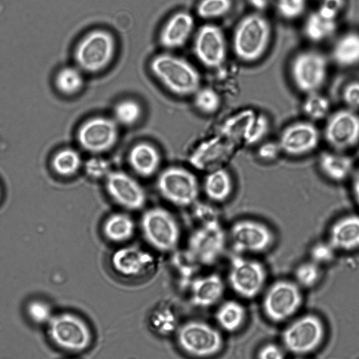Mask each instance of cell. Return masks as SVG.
Instances as JSON below:
<instances>
[{
  "label": "cell",
  "instance_id": "7c38bea8",
  "mask_svg": "<svg viewBox=\"0 0 359 359\" xmlns=\"http://www.w3.org/2000/svg\"><path fill=\"white\" fill-rule=\"evenodd\" d=\"M302 303L301 287L294 280L280 279L266 289L262 308L269 319L280 323L292 317Z\"/></svg>",
  "mask_w": 359,
  "mask_h": 359
},
{
  "label": "cell",
  "instance_id": "74e56055",
  "mask_svg": "<svg viewBox=\"0 0 359 359\" xmlns=\"http://www.w3.org/2000/svg\"><path fill=\"white\" fill-rule=\"evenodd\" d=\"M233 5V0H200L196 6V13L204 20L217 19L228 15Z\"/></svg>",
  "mask_w": 359,
  "mask_h": 359
},
{
  "label": "cell",
  "instance_id": "f546056e",
  "mask_svg": "<svg viewBox=\"0 0 359 359\" xmlns=\"http://www.w3.org/2000/svg\"><path fill=\"white\" fill-rule=\"evenodd\" d=\"M244 306L235 300H228L221 304L215 312V320L221 329L232 332L238 330L245 319Z\"/></svg>",
  "mask_w": 359,
  "mask_h": 359
},
{
  "label": "cell",
  "instance_id": "d6a6232c",
  "mask_svg": "<svg viewBox=\"0 0 359 359\" xmlns=\"http://www.w3.org/2000/svg\"><path fill=\"white\" fill-rule=\"evenodd\" d=\"M57 90L65 95H74L81 91L84 85L82 71L78 67H66L57 72L55 78Z\"/></svg>",
  "mask_w": 359,
  "mask_h": 359
},
{
  "label": "cell",
  "instance_id": "4fadbf2b",
  "mask_svg": "<svg viewBox=\"0 0 359 359\" xmlns=\"http://www.w3.org/2000/svg\"><path fill=\"white\" fill-rule=\"evenodd\" d=\"M325 336L324 325L314 314L304 315L288 325L282 334L285 348L290 352L304 355L315 351Z\"/></svg>",
  "mask_w": 359,
  "mask_h": 359
},
{
  "label": "cell",
  "instance_id": "277c9868",
  "mask_svg": "<svg viewBox=\"0 0 359 359\" xmlns=\"http://www.w3.org/2000/svg\"><path fill=\"white\" fill-rule=\"evenodd\" d=\"M46 327L52 344L67 353L84 352L93 342V333L90 325L83 318L73 312L55 313Z\"/></svg>",
  "mask_w": 359,
  "mask_h": 359
},
{
  "label": "cell",
  "instance_id": "ba28073f",
  "mask_svg": "<svg viewBox=\"0 0 359 359\" xmlns=\"http://www.w3.org/2000/svg\"><path fill=\"white\" fill-rule=\"evenodd\" d=\"M140 225L144 240L157 251H172L180 243L181 230L179 223L164 208L154 206L145 210L141 216Z\"/></svg>",
  "mask_w": 359,
  "mask_h": 359
},
{
  "label": "cell",
  "instance_id": "f35d334b",
  "mask_svg": "<svg viewBox=\"0 0 359 359\" xmlns=\"http://www.w3.org/2000/svg\"><path fill=\"white\" fill-rule=\"evenodd\" d=\"M194 95V106L204 114H213L220 108V95L212 88H200Z\"/></svg>",
  "mask_w": 359,
  "mask_h": 359
},
{
  "label": "cell",
  "instance_id": "ffe728a7",
  "mask_svg": "<svg viewBox=\"0 0 359 359\" xmlns=\"http://www.w3.org/2000/svg\"><path fill=\"white\" fill-rule=\"evenodd\" d=\"M232 147L233 143L222 136L212 137L195 147L189 156V161L196 169L208 172L223 167Z\"/></svg>",
  "mask_w": 359,
  "mask_h": 359
},
{
  "label": "cell",
  "instance_id": "2e32d148",
  "mask_svg": "<svg viewBox=\"0 0 359 359\" xmlns=\"http://www.w3.org/2000/svg\"><path fill=\"white\" fill-rule=\"evenodd\" d=\"M110 265L121 278L137 280L153 273L157 266L154 255L136 245H125L113 252Z\"/></svg>",
  "mask_w": 359,
  "mask_h": 359
},
{
  "label": "cell",
  "instance_id": "ee69618b",
  "mask_svg": "<svg viewBox=\"0 0 359 359\" xmlns=\"http://www.w3.org/2000/svg\"><path fill=\"white\" fill-rule=\"evenodd\" d=\"M257 145L256 155L262 162L271 163L283 154L278 141H262Z\"/></svg>",
  "mask_w": 359,
  "mask_h": 359
},
{
  "label": "cell",
  "instance_id": "7402d4cb",
  "mask_svg": "<svg viewBox=\"0 0 359 359\" xmlns=\"http://www.w3.org/2000/svg\"><path fill=\"white\" fill-rule=\"evenodd\" d=\"M225 285L217 273L195 277L188 286L189 298L197 308L207 309L216 304L222 297Z\"/></svg>",
  "mask_w": 359,
  "mask_h": 359
},
{
  "label": "cell",
  "instance_id": "c3c4849f",
  "mask_svg": "<svg viewBox=\"0 0 359 359\" xmlns=\"http://www.w3.org/2000/svg\"><path fill=\"white\" fill-rule=\"evenodd\" d=\"M351 191L353 198L359 206V165L355 166L354 171L350 178Z\"/></svg>",
  "mask_w": 359,
  "mask_h": 359
},
{
  "label": "cell",
  "instance_id": "30bf717a",
  "mask_svg": "<svg viewBox=\"0 0 359 359\" xmlns=\"http://www.w3.org/2000/svg\"><path fill=\"white\" fill-rule=\"evenodd\" d=\"M266 279V268L260 260L232 253L227 280L235 293L243 298H254L263 290Z\"/></svg>",
  "mask_w": 359,
  "mask_h": 359
},
{
  "label": "cell",
  "instance_id": "60d3db41",
  "mask_svg": "<svg viewBox=\"0 0 359 359\" xmlns=\"http://www.w3.org/2000/svg\"><path fill=\"white\" fill-rule=\"evenodd\" d=\"M273 5L280 18L294 20L305 13L308 0H273Z\"/></svg>",
  "mask_w": 359,
  "mask_h": 359
},
{
  "label": "cell",
  "instance_id": "ac0fdd59",
  "mask_svg": "<svg viewBox=\"0 0 359 359\" xmlns=\"http://www.w3.org/2000/svg\"><path fill=\"white\" fill-rule=\"evenodd\" d=\"M193 50L197 60L205 67H219L227 56V44L223 31L214 24L202 25L195 35Z\"/></svg>",
  "mask_w": 359,
  "mask_h": 359
},
{
  "label": "cell",
  "instance_id": "5b68a950",
  "mask_svg": "<svg viewBox=\"0 0 359 359\" xmlns=\"http://www.w3.org/2000/svg\"><path fill=\"white\" fill-rule=\"evenodd\" d=\"M228 233L229 245L232 253L256 255L271 250L277 236L267 223L252 217H243L232 223Z\"/></svg>",
  "mask_w": 359,
  "mask_h": 359
},
{
  "label": "cell",
  "instance_id": "44dd1931",
  "mask_svg": "<svg viewBox=\"0 0 359 359\" xmlns=\"http://www.w3.org/2000/svg\"><path fill=\"white\" fill-rule=\"evenodd\" d=\"M326 239L337 252L359 250V214L347 213L335 219L329 226Z\"/></svg>",
  "mask_w": 359,
  "mask_h": 359
},
{
  "label": "cell",
  "instance_id": "f907efd6",
  "mask_svg": "<svg viewBox=\"0 0 359 359\" xmlns=\"http://www.w3.org/2000/svg\"><path fill=\"white\" fill-rule=\"evenodd\" d=\"M294 359H305V358H294Z\"/></svg>",
  "mask_w": 359,
  "mask_h": 359
},
{
  "label": "cell",
  "instance_id": "5bb4252c",
  "mask_svg": "<svg viewBox=\"0 0 359 359\" xmlns=\"http://www.w3.org/2000/svg\"><path fill=\"white\" fill-rule=\"evenodd\" d=\"M323 137L331 149L347 152L359 144V114L348 108L335 111L327 118Z\"/></svg>",
  "mask_w": 359,
  "mask_h": 359
},
{
  "label": "cell",
  "instance_id": "f1b7e54d",
  "mask_svg": "<svg viewBox=\"0 0 359 359\" xmlns=\"http://www.w3.org/2000/svg\"><path fill=\"white\" fill-rule=\"evenodd\" d=\"M337 29V20L328 19L316 10L306 18L303 25V33L311 42L321 43L334 34Z\"/></svg>",
  "mask_w": 359,
  "mask_h": 359
},
{
  "label": "cell",
  "instance_id": "ab89813d",
  "mask_svg": "<svg viewBox=\"0 0 359 359\" xmlns=\"http://www.w3.org/2000/svg\"><path fill=\"white\" fill-rule=\"evenodd\" d=\"M29 320L35 325H47L53 315L50 304L40 299L29 301L25 307Z\"/></svg>",
  "mask_w": 359,
  "mask_h": 359
},
{
  "label": "cell",
  "instance_id": "f6af8a7d",
  "mask_svg": "<svg viewBox=\"0 0 359 359\" xmlns=\"http://www.w3.org/2000/svg\"><path fill=\"white\" fill-rule=\"evenodd\" d=\"M87 175L93 179L106 178L111 171L107 160L99 157L88 159L85 164Z\"/></svg>",
  "mask_w": 359,
  "mask_h": 359
},
{
  "label": "cell",
  "instance_id": "3957f363",
  "mask_svg": "<svg viewBox=\"0 0 359 359\" xmlns=\"http://www.w3.org/2000/svg\"><path fill=\"white\" fill-rule=\"evenodd\" d=\"M175 343L182 353L194 359H207L218 354L224 345L219 330L211 324L191 319L180 324Z\"/></svg>",
  "mask_w": 359,
  "mask_h": 359
},
{
  "label": "cell",
  "instance_id": "4316f807",
  "mask_svg": "<svg viewBox=\"0 0 359 359\" xmlns=\"http://www.w3.org/2000/svg\"><path fill=\"white\" fill-rule=\"evenodd\" d=\"M331 57L341 67L359 65V32L351 30L342 34L332 47Z\"/></svg>",
  "mask_w": 359,
  "mask_h": 359
},
{
  "label": "cell",
  "instance_id": "b9f144b4",
  "mask_svg": "<svg viewBox=\"0 0 359 359\" xmlns=\"http://www.w3.org/2000/svg\"><path fill=\"white\" fill-rule=\"evenodd\" d=\"M337 251L327 240L318 241L313 243L309 249V259L321 266L332 263L337 254Z\"/></svg>",
  "mask_w": 359,
  "mask_h": 359
},
{
  "label": "cell",
  "instance_id": "d4e9b609",
  "mask_svg": "<svg viewBox=\"0 0 359 359\" xmlns=\"http://www.w3.org/2000/svg\"><path fill=\"white\" fill-rule=\"evenodd\" d=\"M127 158L132 170L144 178L154 175L161 163L159 150L151 143L145 141L133 144Z\"/></svg>",
  "mask_w": 359,
  "mask_h": 359
},
{
  "label": "cell",
  "instance_id": "1f68e13d",
  "mask_svg": "<svg viewBox=\"0 0 359 359\" xmlns=\"http://www.w3.org/2000/svg\"><path fill=\"white\" fill-rule=\"evenodd\" d=\"M82 165L80 154L72 148H65L57 151L52 159L55 172L62 177H72L77 173Z\"/></svg>",
  "mask_w": 359,
  "mask_h": 359
},
{
  "label": "cell",
  "instance_id": "4dcf8cb0",
  "mask_svg": "<svg viewBox=\"0 0 359 359\" xmlns=\"http://www.w3.org/2000/svg\"><path fill=\"white\" fill-rule=\"evenodd\" d=\"M149 325L159 336L174 334L180 324L176 313L168 306L154 309L149 316Z\"/></svg>",
  "mask_w": 359,
  "mask_h": 359
},
{
  "label": "cell",
  "instance_id": "bcb514c9",
  "mask_svg": "<svg viewBox=\"0 0 359 359\" xmlns=\"http://www.w3.org/2000/svg\"><path fill=\"white\" fill-rule=\"evenodd\" d=\"M342 100L346 108L359 110V81H351L343 88Z\"/></svg>",
  "mask_w": 359,
  "mask_h": 359
},
{
  "label": "cell",
  "instance_id": "7bdbcfd3",
  "mask_svg": "<svg viewBox=\"0 0 359 359\" xmlns=\"http://www.w3.org/2000/svg\"><path fill=\"white\" fill-rule=\"evenodd\" d=\"M346 4V0H320L315 10L328 19L337 20Z\"/></svg>",
  "mask_w": 359,
  "mask_h": 359
},
{
  "label": "cell",
  "instance_id": "83f0119b",
  "mask_svg": "<svg viewBox=\"0 0 359 359\" xmlns=\"http://www.w3.org/2000/svg\"><path fill=\"white\" fill-rule=\"evenodd\" d=\"M135 223L128 214L123 212L109 215L102 225L103 236L109 242L123 243L135 234Z\"/></svg>",
  "mask_w": 359,
  "mask_h": 359
},
{
  "label": "cell",
  "instance_id": "7dc6e473",
  "mask_svg": "<svg viewBox=\"0 0 359 359\" xmlns=\"http://www.w3.org/2000/svg\"><path fill=\"white\" fill-rule=\"evenodd\" d=\"M257 359H285V353L278 345L269 343L259 348Z\"/></svg>",
  "mask_w": 359,
  "mask_h": 359
},
{
  "label": "cell",
  "instance_id": "52a82bcc",
  "mask_svg": "<svg viewBox=\"0 0 359 359\" xmlns=\"http://www.w3.org/2000/svg\"><path fill=\"white\" fill-rule=\"evenodd\" d=\"M116 41L113 34L102 29L88 32L78 43L74 58L78 67L89 74L99 73L113 61Z\"/></svg>",
  "mask_w": 359,
  "mask_h": 359
},
{
  "label": "cell",
  "instance_id": "6da1fadb",
  "mask_svg": "<svg viewBox=\"0 0 359 359\" xmlns=\"http://www.w3.org/2000/svg\"><path fill=\"white\" fill-rule=\"evenodd\" d=\"M149 67L154 79L174 95L191 96L201 88L198 71L181 57L170 53L158 54L150 60Z\"/></svg>",
  "mask_w": 359,
  "mask_h": 359
},
{
  "label": "cell",
  "instance_id": "8992f818",
  "mask_svg": "<svg viewBox=\"0 0 359 359\" xmlns=\"http://www.w3.org/2000/svg\"><path fill=\"white\" fill-rule=\"evenodd\" d=\"M228 233L219 219L200 223L189 237L187 255L196 265L211 266L224 255Z\"/></svg>",
  "mask_w": 359,
  "mask_h": 359
},
{
  "label": "cell",
  "instance_id": "836d02e7",
  "mask_svg": "<svg viewBox=\"0 0 359 359\" xmlns=\"http://www.w3.org/2000/svg\"><path fill=\"white\" fill-rule=\"evenodd\" d=\"M322 277V266L311 259L299 262L294 269V282L302 288L316 286Z\"/></svg>",
  "mask_w": 359,
  "mask_h": 359
},
{
  "label": "cell",
  "instance_id": "d6986e66",
  "mask_svg": "<svg viewBox=\"0 0 359 359\" xmlns=\"http://www.w3.org/2000/svg\"><path fill=\"white\" fill-rule=\"evenodd\" d=\"M104 188L109 197L127 210H139L146 203L144 188L133 177L123 171H111L104 179Z\"/></svg>",
  "mask_w": 359,
  "mask_h": 359
},
{
  "label": "cell",
  "instance_id": "e0dca14e",
  "mask_svg": "<svg viewBox=\"0 0 359 359\" xmlns=\"http://www.w3.org/2000/svg\"><path fill=\"white\" fill-rule=\"evenodd\" d=\"M320 137L319 130L312 122L299 121L284 128L277 141L283 154L299 158L313 153L320 144Z\"/></svg>",
  "mask_w": 359,
  "mask_h": 359
},
{
  "label": "cell",
  "instance_id": "816d5d0a",
  "mask_svg": "<svg viewBox=\"0 0 359 359\" xmlns=\"http://www.w3.org/2000/svg\"><path fill=\"white\" fill-rule=\"evenodd\" d=\"M1 189H0V197H1Z\"/></svg>",
  "mask_w": 359,
  "mask_h": 359
},
{
  "label": "cell",
  "instance_id": "681fc988",
  "mask_svg": "<svg viewBox=\"0 0 359 359\" xmlns=\"http://www.w3.org/2000/svg\"><path fill=\"white\" fill-rule=\"evenodd\" d=\"M248 4L256 12L262 13L273 4V0H247Z\"/></svg>",
  "mask_w": 359,
  "mask_h": 359
},
{
  "label": "cell",
  "instance_id": "9c48e42d",
  "mask_svg": "<svg viewBox=\"0 0 359 359\" xmlns=\"http://www.w3.org/2000/svg\"><path fill=\"white\" fill-rule=\"evenodd\" d=\"M289 72L295 88L309 95L318 92L328 75V62L322 53L304 50L292 58Z\"/></svg>",
  "mask_w": 359,
  "mask_h": 359
},
{
  "label": "cell",
  "instance_id": "8d00e7d4",
  "mask_svg": "<svg viewBox=\"0 0 359 359\" xmlns=\"http://www.w3.org/2000/svg\"><path fill=\"white\" fill-rule=\"evenodd\" d=\"M302 103L304 114L311 121H320L330 113V102L327 97L318 92L306 95Z\"/></svg>",
  "mask_w": 359,
  "mask_h": 359
},
{
  "label": "cell",
  "instance_id": "9a60e30c",
  "mask_svg": "<svg viewBox=\"0 0 359 359\" xmlns=\"http://www.w3.org/2000/svg\"><path fill=\"white\" fill-rule=\"evenodd\" d=\"M119 137L118 123L114 119L97 116L88 118L79 127L77 140L82 149L100 154L111 150Z\"/></svg>",
  "mask_w": 359,
  "mask_h": 359
},
{
  "label": "cell",
  "instance_id": "603a6c76",
  "mask_svg": "<svg viewBox=\"0 0 359 359\" xmlns=\"http://www.w3.org/2000/svg\"><path fill=\"white\" fill-rule=\"evenodd\" d=\"M194 28V19L188 12L180 11L172 15L161 27L158 40L161 46L168 50L183 47Z\"/></svg>",
  "mask_w": 359,
  "mask_h": 359
},
{
  "label": "cell",
  "instance_id": "484cf974",
  "mask_svg": "<svg viewBox=\"0 0 359 359\" xmlns=\"http://www.w3.org/2000/svg\"><path fill=\"white\" fill-rule=\"evenodd\" d=\"M203 189L212 202L220 203L231 198L235 190V182L231 172L224 167L207 172Z\"/></svg>",
  "mask_w": 359,
  "mask_h": 359
},
{
  "label": "cell",
  "instance_id": "e575fe53",
  "mask_svg": "<svg viewBox=\"0 0 359 359\" xmlns=\"http://www.w3.org/2000/svg\"><path fill=\"white\" fill-rule=\"evenodd\" d=\"M270 121L268 116L262 113H255L243 135L242 142L247 145L259 144L269 133Z\"/></svg>",
  "mask_w": 359,
  "mask_h": 359
},
{
  "label": "cell",
  "instance_id": "7a4b0ae2",
  "mask_svg": "<svg viewBox=\"0 0 359 359\" xmlns=\"http://www.w3.org/2000/svg\"><path fill=\"white\" fill-rule=\"evenodd\" d=\"M272 26L262 13L244 15L236 25L232 36V49L241 62L253 63L266 53L272 38Z\"/></svg>",
  "mask_w": 359,
  "mask_h": 359
},
{
  "label": "cell",
  "instance_id": "d590c367",
  "mask_svg": "<svg viewBox=\"0 0 359 359\" xmlns=\"http://www.w3.org/2000/svg\"><path fill=\"white\" fill-rule=\"evenodd\" d=\"M142 115L140 104L132 99L121 100L114 107V116L117 123L125 126L136 124Z\"/></svg>",
  "mask_w": 359,
  "mask_h": 359
},
{
  "label": "cell",
  "instance_id": "8fae6325",
  "mask_svg": "<svg viewBox=\"0 0 359 359\" xmlns=\"http://www.w3.org/2000/svg\"><path fill=\"white\" fill-rule=\"evenodd\" d=\"M156 189L168 202L177 207H188L198 199L200 186L189 170L172 165L163 170L156 180Z\"/></svg>",
  "mask_w": 359,
  "mask_h": 359
},
{
  "label": "cell",
  "instance_id": "cb8c5ba5",
  "mask_svg": "<svg viewBox=\"0 0 359 359\" xmlns=\"http://www.w3.org/2000/svg\"><path fill=\"white\" fill-rule=\"evenodd\" d=\"M317 165L320 174L336 184L350 180L355 168L353 160L346 152L333 149L321 152Z\"/></svg>",
  "mask_w": 359,
  "mask_h": 359
}]
</instances>
